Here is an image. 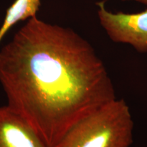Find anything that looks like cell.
<instances>
[{"label": "cell", "instance_id": "7a4b0ae2", "mask_svg": "<svg viewBox=\"0 0 147 147\" xmlns=\"http://www.w3.org/2000/svg\"><path fill=\"white\" fill-rule=\"evenodd\" d=\"M133 130L129 107L116 98L76 123L53 147H130Z\"/></svg>", "mask_w": 147, "mask_h": 147}, {"label": "cell", "instance_id": "8992f818", "mask_svg": "<svg viewBox=\"0 0 147 147\" xmlns=\"http://www.w3.org/2000/svg\"><path fill=\"white\" fill-rule=\"evenodd\" d=\"M122 1H136L138 2L144 3V4L147 5V0H122Z\"/></svg>", "mask_w": 147, "mask_h": 147}, {"label": "cell", "instance_id": "3957f363", "mask_svg": "<svg viewBox=\"0 0 147 147\" xmlns=\"http://www.w3.org/2000/svg\"><path fill=\"white\" fill-rule=\"evenodd\" d=\"M97 6L101 25L112 41L147 53V10L136 14L113 13L106 10L104 1L97 3Z\"/></svg>", "mask_w": 147, "mask_h": 147}, {"label": "cell", "instance_id": "5b68a950", "mask_svg": "<svg viewBox=\"0 0 147 147\" xmlns=\"http://www.w3.org/2000/svg\"><path fill=\"white\" fill-rule=\"evenodd\" d=\"M40 5V0H16L7 10L0 28V42L9 29L18 22L36 16Z\"/></svg>", "mask_w": 147, "mask_h": 147}, {"label": "cell", "instance_id": "6da1fadb", "mask_svg": "<svg viewBox=\"0 0 147 147\" xmlns=\"http://www.w3.org/2000/svg\"><path fill=\"white\" fill-rule=\"evenodd\" d=\"M9 108L53 147L76 123L117 98L103 61L69 28L30 18L0 51Z\"/></svg>", "mask_w": 147, "mask_h": 147}, {"label": "cell", "instance_id": "277c9868", "mask_svg": "<svg viewBox=\"0 0 147 147\" xmlns=\"http://www.w3.org/2000/svg\"><path fill=\"white\" fill-rule=\"evenodd\" d=\"M0 147H49L34 128L8 106L0 107Z\"/></svg>", "mask_w": 147, "mask_h": 147}]
</instances>
